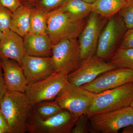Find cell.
I'll use <instances>...</instances> for the list:
<instances>
[{"label":"cell","instance_id":"obj_31","mask_svg":"<svg viewBox=\"0 0 133 133\" xmlns=\"http://www.w3.org/2000/svg\"><path fill=\"white\" fill-rule=\"evenodd\" d=\"M122 133H133V124L127 126L123 128Z\"/></svg>","mask_w":133,"mask_h":133},{"label":"cell","instance_id":"obj_1","mask_svg":"<svg viewBox=\"0 0 133 133\" xmlns=\"http://www.w3.org/2000/svg\"><path fill=\"white\" fill-rule=\"evenodd\" d=\"M33 106L24 93L8 90L0 102V109L9 127V133H24Z\"/></svg>","mask_w":133,"mask_h":133},{"label":"cell","instance_id":"obj_26","mask_svg":"<svg viewBox=\"0 0 133 133\" xmlns=\"http://www.w3.org/2000/svg\"><path fill=\"white\" fill-rule=\"evenodd\" d=\"M12 14L9 9L0 6V30L3 32L10 29Z\"/></svg>","mask_w":133,"mask_h":133},{"label":"cell","instance_id":"obj_9","mask_svg":"<svg viewBox=\"0 0 133 133\" xmlns=\"http://www.w3.org/2000/svg\"><path fill=\"white\" fill-rule=\"evenodd\" d=\"M126 29H127L118 14L108 19L100 35L95 55L106 61L110 59L121 42Z\"/></svg>","mask_w":133,"mask_h":133},{"label":"cell","instance_id":"obj_18","mask_svg":"<svg viewBox=\"0 0 133 133\" xmlns=\"http://www.w3.org/2000/svg\"><path fill=\"white\" fill-rule=\"evenodd\" d=\"M127 0H96L92 4V12L109 19L120 11Z\"/></svg>","mask_w":133,"mask_h":133},{"label":"cell","instance_id":"obj_32","mask_svg":"<svg viewBox=\"0 0 133 133\" xmlns=\"http://www.w3.org/2000/svg\"><path fill=\"white\" fill-rule=\"evenodd\" d=\"M82 1L85 2H86L88 3L92 4L94 2H95L96 0H82Z\"/></svg>","mask_w":133,"mask_h":133},{"label":"cell","instance_id":"obj_20","mask_svg":"<svg viewBox=\"0 0 133 133\" xmlns=\"http://www.w3.org/2000/svg\"><path fill=\"white\" fill-rule=\"evenodd\" d=\"M31 8L29 33L47 34L49 13L37 8Z\"/></svg>","mask_w":133,"mask_h":133},{"label":"cell","instance_id":"obj_3","mask_svg":"<svg viewBox=\"0 0 133 133\" xmlns=\"http://www.w3.org/2000/svg\"><path fill=\"white\" fill-rule=\"evenodd\" d=\"M133 101V83L96 94L85 114L89 116L130 106Z\"/></svg>","mask_w":133,"mask_h":133},{"label":"cell","instance_id":"obj_28","mask_svg":"<svg viewBox=\"0 0 133 133\" xmlns=\"http://www.w3.org/2000/svg\"><path fill=\"white\" fill-rule=\"evenodd\" d=\"M22 4L21 0H0V6L9 9L12 13Z\"/></svg>","mask_w":133,"mask_h":133},{"label":"cell","instance_id":"obj_27","mask_svg":"<svg viewBox=\"0 0 133 133\" xmlns=\"http://www.w3.org/2000/svg\"><path fill=\"white\" fill-rule=\"evenodd\" d=\"M119 48L133 49V28L127 29L122 39Z\"/></svg>","mask_w":133,"mask_h":133},{"label":"cell","instance_id":"obj_33","mask_svg":"<svg viewBox=\"0 0 133 133\" xmlns=\"http://www.w3.org/2000/svg\"><path fill=\"white\" fill-rule=\"evenodd\" d=\"M3 35V32L0 30V42H1V41Z\"/></svg>","mask_w":133,"mask_h":133},{"label":"cell","instance_id":"obj_12","mask_svg":"<svg viewBox=\"0 0 133 133\" xmlns=\"http://www.w3.org/2000/svg\"><path fill=\"white\" fill-rule=\"evenodd\" d=\"M131 83H133V70L116 68L105 72L81 87L97 94Z\"/></svg>","mask_w":133,"mask_h":133},{"label":"cell","instance_id":"obj_4","mask_svg":"<svg viewBox=\"0 0 133 133\" xmlns=\"http://www.w3.org/2000/svg\"><path fill=\"white\" fill-rule=\"evenodd\" d=\"M78 117L63 109L51 117L43 118L32 111L26 124L30 133H71Z\"/></svg>","mask_w":133,"mask_h":133},{"label":"cell","instance_id":"obj_17","mask_svg":"<svg viewBox=\"0 0 133 133\" xmlns=\"http://www.w3.org/2000/svg\"><path fill=\"white\" fill-rule=\"evenodd\" d=\"M31 9L29 5L22 4L12 14L10 29L22 37L29 33Z\"/></svg>","mask_w":133,"mask_h":133},{"label":"cell","instance_id":"obj_25","mask_svg":"<svg viewBox=\"0 0 133 133\" xmlns=\"http://www.w3.org/2000/svg\"><path fill=\"white\" fill-rule=\"evenodd\" d=\"M95 133L91 125L88 116L85 114L78 118L71 133Z\"/></svg>","mask_w":133,"mask_h":133},{"label":"cell","instance_id":"obj_2","mask_svg":"<svg viewBox=\"0 0 133 133\" xmlns=\"http://www.w3.org/2000/svg\"><path fill=\"white\" fill-rule=\"evenodd\" d=\"M87 19H77L56 9L49 13L47 35L53 45L65 39H78Z\"/></svg>","mask_w":133,"mask_h":133},{"label":"cell","instance_id":"obj_29","mask_svg":"<svg viewBox=\"0 0 133 133\" xmlns=\"http://www.w3.org/2000/svg\"><path fill=\"white\" fill-rule=\"evenodd\" d=\"M7 91L3 79L2 69L0 64V102Z\"/></svg>","mask_w":133,"mask_h":133},{"label":"cell","instance_id":"obj_8","mask_svg":"<svg viewBox=\"0 0 133 133\" xmlns=\"http://www.w3.org/2000/svg\"><path fill=\"white\" fill-rule=\"evenodd\" d=\"M96 94L82 87L73 86L68 84L60 92L55 100L62 109H65L78 117L85 114Z\"/></svg>","mask_w":133,"mask_h":133},{"label":"cell","instance_id":"obj_30","mask_svg":"<svg viewBox=\"0 0 133 133\" xmlns=\"http://www.w3.org/2000/svg\"><path fill=\"white\" fill-rule=\"evenodd\" d=\"M0 127L2 128L5 133H9V127L5 116L0 109Z\"/></svg>","mask_w":133,"mask_h":133},{"label":"cell","instance_id":"obj_6","mask_svg":"<svg viewBox=\"0 0 133 133\" xmlns=\"http://www.w3.org/2000/svg\"><path fill=\"white\" fill-rule=\"evenodd\" d=\"M68 84L66 76L55 72L46 78L28 84L24 94L34 106L39 102L54 100Z\"/></svg>","mask_w":133,"mask_h":133},{"label":"cell","instance_id":"obj_16","mask_svg":"<svg viewBox=\"0 0 133 133\" xmlns=\"http://www.w3.org/2000/svg\"><path fill=\"white\" fill-rule=\"evenodd\" d=\"M23 39L26 55L41 57H50L53 44L47 34L29 33L23 37Z\"/></svg>","mask_w":133,"mask_h":133},{"label":"cell","instance_id":"obj_35","mask_svg":"<svg viewBox=\"0 0 133 133\" xmlns=\"http://www.w3.org/2000/svg\"><path fill=\"white\" fill-rule=\"evenodd\" d=\"M0 133H5V131L2 128L0 127Z\"/></svg>","mask_w":133,"mask_h":133},{"label":"cell","instance_id":"obj_34","mask_svg":"<svg viewBox=\"0 0 133 133\" xmlns=\"http://www.w3.org/2000/svg\"><path fill=\"white\" fill-rule=\"evenodd\" d=\"M21 1L22 3V4H24L29 1V0H21Z\"/></svg>","mask_w":133,"mask_h":133},{"label":"cell","instance_id":"obj_15","mask_svg":"<svg viewBox=\"0 0 133 133\" xmlns=\"http://www.w3.org/2000/svg\"><path fill=\"white\" fill-rule=\"evenodd\" d=\"M25 55L23 37L10 29L3 32L0 42V58L13 59L20 64Z\"/></svg>","mask_w":133,"mask_h":133},{"label":"cell","instance_id":"obj_24","mask_svg":"<svg viewBox=\"0 0 133 133\" xmlns=\"http://www.w3.org/2000/svg\"><path fill=\"white\" fill-rule=\"evenodd\" d=\"M118 14L121 17L127 29L133 28V0H127Z\"/></svg>","mask_w":133,"mask_h":133},{"label":"cell","instance_id":"obj_19","mask_svg":"<svg viewBox=\"0 0 133 133\" xmlns=\"http://www.w3.org/2000/svg\"><path fill=\"white\" fill-rule=\"evenodd\" d=\"M57 8L79 19H87L92 12V4L82 0H65Z\"/></svg>","mask_w":133,"mask_h":133},{"label":"cell","instance_id":"obj_14","mask_svg":"<svg viewBox=\"0 0 133 133\" xmlns=\"http://www.w3.org/2000/svg\"><path fill=\"white\" fill-rule=\"evenodd\" d=\"M0 64L8 90L24 93L28 83L19 63L13 59L1 58Z\"/></svg>","mask_w":133,"mask_h":133},{"label":"cell","instance_id":"obj_7","mask_svg":"<svg viewBox=\"0 0 133 133\" xmlns=\"http://www.w3.org/2000/svg\"><path fill=\"white\" fill-rule=\"evenodd\" d=\"M95 133H117L133 124V109L131 106L88 116Z\"/></svg>","mask_w":133,"mask_h":133},{"label":"cell","instance_id":"obj_21","mask_svg":"<svg viewBox=\"0 0 133 133\" xmlns=\"http://www.w3.org/2000/svg\"><path fill=\"white\" fill-rule=\"evenodd\" d=\"M109 62L117 68L133 70V49L118 48Z\"/></svg>","mask_w":133,"mask_h":133},{"label":"cell","instance_id":"obj_11","mask_svg":"<svg viewBox=\"0 0 133 133\" xmlns=\"http://www.w3.org/2000/svg\"><path fill=\"white\" fill-rule=\"evenodd\" d=\"M108 19L94 12L89 15L78 38L81 61L96 55L100 35Z\"/></svg>","mask_w":133,"mask_h":133},{"label":"cell","instance_id":"obj_22","mask_svg":"<svg viewBox=\"0 0 133 133\" xmlns=\"http://www.w3.org/2000/svg\"><path fill=\"white\" fill-rule=\"evenodd\" d=\"M55 100L43 101L33 106V111L43 118L54 116L62 110Z\"/></svg>","mask_w":133,"mask_h":133},{"label":"cell","instance_id":"obj_36","mask_svg":"<svg viewBox=\"0 0 133 133\" xmlns=\"http://www.w3.org/2000/svg\"><path fill=\"white\" fill-rule=\"evenodd\" d=\"M130 106L133 109V101H132V103H131V105H130Z\"/></svg>","mask_w":133,"mask_h":133},{"label":"cell","instance_id":"obj_5","mask_svg":"<svg viewBox=\"0 0 133 133\" xmlns=\"http://www.w3.org/2000/svg\"><path fill=\"white\" fill-rule=\"evenodd\" d=\"M50 58L56 72L67 76L74 71L81 62L78 39H65L53 45Z\"/></svg>","mask_w":133,"mask_h":133},{"label":"cell","instance_id":"obj_23","mask_svg":"<svg viewBox=\"0 0 133 133\" xmlns=\"http://www.w3.org/2000/svg\"><path fill=\"white\" fill-rule=\"evenodd\" d=\"M65 0H29L24 3L48 13L59 7Z\"/></svg>","mask_w":133,"mask_h":133},{"label":"cell","instance_id":"obj_10","mask_svg":"<svg viewBox=\"0 0 133 133\" xmlns=\"http://www.w3.org/2000/svg\"><path fill=\"white\" fill-rule=\"evenodd\" d=\"M117 68L96 55L81 61L78 67L66 76L69 84L81 87L90 83L105 72Z\"/></svg>","mask_w":133,"mask_h":133},{"label":"cell","instance_id":"obj_13","mask_svg":"<svg viewBox=\"0 0 133 133\" xmlns=\"http://www.w3.org/2000/svg\"><path fill=\"white\" fill-rule=\"evenodd\" d=\"M28 83L48 77L55 72L50 57H41L25 55L20 63Z\"/></svg>","mask_w":133,"mask_h":133},{"label":"cell","instance_id":"obj_37","mask_svg":"<svg viewBox=\"0 0 133 133\" xmlns=\"http://www.w3.org/2000/svg\"><path fill=\"white\" fill-rule=\"evenodd\" d=\"M0 60H1V58H0Z\"/></svg>","mask_w":133,"mask_h":133}]
</instances>
